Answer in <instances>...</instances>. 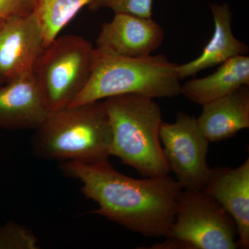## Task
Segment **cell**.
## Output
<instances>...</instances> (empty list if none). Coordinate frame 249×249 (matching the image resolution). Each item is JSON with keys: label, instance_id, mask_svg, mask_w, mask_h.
I'll list each match as a JSON object with an SVG mask.
<instances>
[{"label": "cell", "instance_id": "obj_4", "mask_svg": "<svg viewBox=\"0 0 249 249\" xmlns=\"http://www.w3.org/2000/svg\"><path fill=\"white\" fill-rule=\"evenodd\" d=\"M112 134L111 156L145 178L169 175L160 140L161 111L150 98L124 94L104 100Z\"/></svg>", "mask_w": 249, "mask_h": 249}, {"label": "cell", "instance_id": "obj_5", "mask_svg": "<svg viewBox=\"0 0 249 249\" xmlns=\"http://www.w3.org/2000/svg\"><path fill=\"white\" fill-rule=\"evenodd\" d=\"M164 243L151 249H235V222L212 196L201 191L183 190L176 214Z\"/></svg>", "mask_w": 249, "mask_h": 249}, {"label": "cell", "instance_id": "obj_13", "mask_svg": "<svg viewBox=\"0 0 249 249\" xmlns=\"http://www.w3.org/2000/svg\"><path fill=\"white\" fill-rule=\"evenodd\" d=\"M249 85L202 106L198 124L209 142L235 137L249 127Z\"/></svg>", "mask_w": 249, "mask_h": 249}, {"label": "cell", "instance_id": "obj_8", "mask_svg": "<svg viewBox=\"0 0 249 249\" xmlns=\"http://www.w3.org/2000/svg\"><path fill=\"white\" fill-rule=\"evenodd\" d=\"M43 42L35 13L7 18L0 31V85L32 71Z\"/></svg>", "mask_w": 249, "mask_h": 249}, {"label": "cell", "instance_id": "obj_6", "mask_svg": "<svg viewBox=\"0 0 249 249\" xmlns=\"http://www.w3.org/2000/svg\"><path fill=\"white\" fill-rule=\"evenodd\" d=\"M92 45L74 35L57 37L42 49L32 72L50 112L69 107L88 83Z\"/></svg>", "mask_w": 249, "mask_h": 249}, {"label": "cell", "instance_id": "obj_11", "mask_svg": "<svg viewBox=\"0 0 249 249\" xmlns=\"http://www.w3.org/2000/svg\"><path fill=\"white\" fill-rule=\"evenodd\" d=\"M203 191L231 216L238 232L239 247H249V159L236 168H211Z\"/></svg>", "mask_w": 249, "mask_h": 249}, {"label": "cell", "instance_id": "obj_10", "mask_svg": "<svg viewBox=\"0 0 249 249\" xmlns=\"http://www.w3.org/2000/svg\"><path fill=\"white\" fill-rule=\"evenodd\" d=\"M49 113L32 71L0 85V128L36 129Z\"/></svg>", "mask_w": 249, "mask_h": 249}, {"label": "cell", "instance_id": "obj_17", "mask_svg": "<svg viewBox=\"0 0 249 249\" xmlns=\"http://www.w3.org/2000/svg\"><path fill=\"white\" fill-rule=\"evenodd\" d=\"M89 7L92 11L106 8L114 11V14L152 18L153 0H94Z\"/></svg>", "mask_w": 249, "mask_h": 249}, {"label": "cell", "instance_id": "obj_7", "mask_svg": "<svg viewBox=\"0 0 249 249\" xmlns=\"http://www.w3.org/2000/svg\"><path fill=\"white\" fill-rule=\"evenodd\" d=\"M160 140L170 170L184 191H201L209 178V142L194 116L178 113L173 124L162 122Z\"/></svg>", "mask_w": 249, "mask_h": 249}, {"label": "cell", "instance_id": "obj_18", "mask_svg": "<svg viewBox=\"0 0 249 249\" xmlns=\"http://www.w3.org/2000/svg\"><path fill=\"white\" fill-rule=\"evenodd\" d=\"M37 0H0V18L21 17L34 12Z\"/></svg>", "mask_w": 249, "mask_h": 249}, {"label": "cell", "instance_id": "obj_16", "mask_svg": "<svg viewBox=\"0 0 249 249\" xmlns=\"http://www.w3.org/2000/svg\"><path fill=\"white\" fill-rule=\"evenodd\" d=\"M38 240L24 226L8 222L0 226V249H38Z\"/></svg>", "mask_w": 249, "mask_h": 249}, {"label": "cell", "instance_id": "obj_15", "mask_svg": "<svg viewBox=\"0 0 249 249\" xmlns=\"http://www.w3.org/2000/svg\"><path fill=\"white\" fill-rule=\"evenodd\" d=\"M94 0H37L34 13L42 28L44 48L50 45L60 31L85 6Z\"/></svg>", "mask_w": 249, "mask_h": 249}, {"label": "cell", "instance_id": "obj_14", "mask_svg": "<svg viewBox=\"0 0 249 249\" xmlns=\"http://www.w3.org/2000/svg\"><path fill=\"white\" fill-rule=\"evenodd\" d=\"M249 85V57H234L224 62L212 74L193 78L181 85V94L202 106Z\"/></svg>", "mask_w": 249, "mask_h": 249}, {"label": "cell", "instance_id": "obj_2", "mask_svg": "<svg viewBox=\"0 0 249 249\" xmlns=\"http://www.w3.org/2000/svg\"><path fill=\"white\" fill-rule=\"evenodd\" d=\"M177 66L164 55L131 58L96 47L88 83L69 107L124 94L175 97L181 89Z\"/></svg>", "mask_w": 249, "mask_h": 249}, {"label": "cell", "instance_id": "obj_9", "mask_svg": "<svg viewBox=\"0 0 249 249\" xmlns=\"http://www.w3.org/2000/svg\"><path fill=\"white\" fill-rule=\"evenodd\" d=\"M164 36L163 28L152 18L114 14L112 20L103 24L96 45L118 55L139 58L152 55Z\"/></svg>", "mask_w": 249, "mask_h": 249}, {"label": "cell", "instance_id": "obj_19", "mask_svg": "<svg viewBox=\"0 0 249 249\" xmlns=\"http://www.w3.org/2000/svg\"><path fill=\"white\" fill-rule=\"evenodd\" d=\"M6 19L4 18H0V31H1L2 27H4V23L6 22Z\"/></svg>", "mask_w": 249, "mask_h": 249}, {"label": "cell", "instance_id": "obj_12", "mask_svg": "<svg viewBox=\"0 0 249 249\" xmlns=\"http://www.w3.org/2000/svg\"><path fill=\"white\" fill-rule=\"evenodd\" d=\"M210 7L213 17V34L200 55L191 62L178 65L176 70L180 80L249 52L248 45L236 38L232 33L230 6L227 3H211Z\"/></svg>", "mask_w": 249, "mask_h": 249}, {"label": "cell", "instance_id": "obj_1", "mask_svg": "<svg viewBox=\"0 0 249 249\" xmlns=\"http://www.w3.org/2000/svg\"><path fill=\"white\" fill-rule=\"evenodd\" d=\"M60 169L81 183L85 197L98 204L93 213L149 237H165L183 189L169 175L137 179L106 161H64Z\"/></svg>", "mask_w": 249, "mask_h": 249}, {"label": "cell", "instance_id": "obj_3", "mask_svg": "<svg viewBox=\"0 0 249 249\" xmlns=\"http://www.w3.org/2000/svg\"><path fill=\"white\" fill-rule=\"evenodd\" d=\"M31 140L34 155L60 161L109 160L112 134L104 101L52 111Z\"/></svg>", "mask_w": 249, "mask_h": 249}]
</instances>
